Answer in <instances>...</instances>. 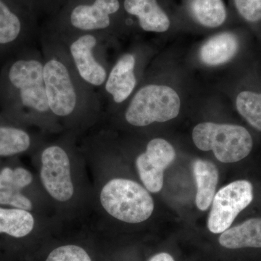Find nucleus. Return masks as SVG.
<instances>
[{
  "label": "nucleus",
  "mask_w": 261,
  "mask_h": 261,
  "mask_svg": "<svg viewBox=\"0 0 261 261\" xmlns=\"http://www.w3.org/2000/svg\"><path fill=\"white\" fill-rule=\"evenodd\" d=\"M32 145L28 132L21 128L0 126V156L25 152Z\"/></svg>",
  "instance_id": "aec40b11"
},
{
  "label": "nucleus",
  "mask_w": 261,
  "mask_h": 261,
  "mask_svg": "<svg viewBox=\"0 0 261 261\" xmlns=\"http://www.w3.org/2000/svg\"><path fill=\"white\" fill-rule=\"evenodd\" d=\"M40 177L44 188L56 200L65 202L73 195L69 158L61 146L50 145L42 153Z\"/></svg>",
  "instance_id": "9d476101"
},
{
  "label": "nucleus",
  "mask_w": 261,
  "mask_h": 261,
  "mask_svg": "<svg viewBox=\"0 0 261 261\" xmlns=\"http://www.w3.org/2000/svg\"><path fill=\"white\" fill-rule=\"evenodd\" d=\"M193 173L197 184L196 205L200 211H206L214 200L219 171L210 161L196 160L193 163Z\"/></svg>",
  "instance_id": "dca6fc26"
},
{
  "label": "nucleus",
  "mask_w": 261,
  "mask_h": 261,
  "mask_svg": "<svg viewBox=\"0 0 261 261\" xmlns=\"http://www.w3.org/2000/svg\"><path fill=\"white\" fill-rule=\"evenodd\" d=\"M219 243L228 249L261 247V219L247 220L243 224L228 228L221 233Z\"/></svg>",
  "instance_id": "f3484780"
},
{
  "label": "nucleus",
  "mask_w": 261,
  "mask_h": 261,
  "mask_svg": "<svg viewBox=\"0 0 261 261\" xmlns=\"http://www.w3.org/2000/svg\"><path fill=\"white\" fill-rule=\"evenodd\" d=\"M33 180L32 173L23 168L12 170L5 168L0 172V190L18 191L29 186Z\"/></svg>",
  "instance_id": "412c9836"
},
{
  "label": "nucleus",
  "mask_w": 261,
  "mask_h": 261,
  "mask_svg": "<svg viewBox=\"0 0 261 261\" xmlns=\"http://www.w3.org/2000/svg\"><path fill=\"white\" fill-rule=\"evenodd\" d=\"M53 34L63 44L80 78L94 89L102 88L109 72L104 57L105 43L112 35L104 33Z\"/></svg>",
  "instance_id": "20e7f679"
},
{
  "label": "nucleus",
  "mask_w": 261,
  "mask_h": 261,
  "mask_svg": "<svg viewBox=\"0 0 261 261\" xmlns=\"http://www.w3.org/2000/svg\"><path fill=\"white\" fill-rule=\"evenodd\" d=\"M121 5L126 25L135 19L145 32H166L171 27V18L161 0H121Z\"/></svg>",
  "instance_id": "ddd939ff"
},
{
  "label": "nucleus",
  "mask_w": 261,
  "mask_h": 261,
  "mask_svg": "<svg viewBox=\"0 0 261 261\" xmlns=\"http://www.w3.org/2000/svg\"><path fill=\"white\" fill-rule=\"evenodd\" d=\"M5 98L15 106L39 118L55 117L48 104L44 81V60L37 48L25 49V54L10 63L5 72Z\"/></svg>",
  "instance_id": "f03ea898"
},
{
  "label": "nucleus",
  "mask_w": 261,
  "mask_h": 261,
  "mask_svg": "<svg viewBox=\"0 0 261 261\" xmlns=\"http://www.w3.org/2000/svg\"><path fill=\"white\" fill-rule=\"evenodd\" d=\"M68 0H31L33 10L38 18L54 16Z\"/></svg>",
  "instance_id": "b1692460"
},
{
  "label": "nucleus",
  "mask_w": 261,
  "mask_h": 261,
  "mask_svg": "<svg viewBox=\"0 0 261 261\" xmlns=\"http://www.w3.org/2000/svg\"><path fill=\"white\" fill-rule=\"evenodd\" d=\"M253 192L251 183L239 180L226 185L215 195L207 221V228L214 233L229 228L238 214L251 203Z\"/></svg>",
  "instance_id": "6e6552de"
},
{
  "label": "nucleus",
  "mask_w": 261,
  "mask_h": 261,
  "mask_svg": "<svg viewBox=\"0 0 261 261\" xmlns=\"http://www.w3.org/2000/svg\"><path fill=\"white\" fill-rule=\"evenodd\" d=\"M39 40L46 94L53 116L70 119L97 113L99 92L80 78L60 39L41 27Z\"/></svg>",
  "instance_id": "f257e3e1"
},
{
  "label": "nucleus",
  "mask_w": 261,
  "mask_h": 261,
  "mask_svg": "<svg viewBox=\"0 0 261 261\" xmlns=\"http://www.w3.org/2000/svg\"><path fill=\"white\" fill-rule=\"evenodd\" d=\"M126 24L121 0H68L42 27L56 34L104 33Z\"/></svg>",
  "instance_id": "7ed1b4c3"
},
{
  "label": "nucleus",
  "mask_w": 261,
  "mask_h": 261,
  "mask_svg": "<svg viewBox=\"0 0 261 261\" xmlns=\"http://www.w3.org/2000/svg\"><path fill=\"white\" fill-rule=\"evenodd\" d=\"M240 49L238 34L231 32H222L211 37L202 45L200 58L206 65L224 64L233 59Z\"/></svg>",
  "instance_id": "4468645a"
},
{
  "label": "nucleus",
  "mask_w": 261,
  "mask_h": 261,
  "mask_svg": "<svg viewBox=\"0 0 261 261\" xmlns=\"http://www.w3.org/2000/svg\"><path fill=\"white\" fill-rule=\"evenodd\" d=\"M34 226V217L29 211L0 207V233L23 238L32 231Z\"/></svg>",
  "instance_id": "a211bd4d"
},
{
  "label": "nucleus",
  "mask_w": 261,
  "mask_h": 261,
  "mask_svg": "<svg viewBox=\"0 0 261 261\" xmlns=\"http://www.w3.org/2000/svg\"><path fill=\"white\" fill-rule=\"evenodd\" d=\"M0 204L10 205L20 210L28 211L32 209V201L28 197L13 190H0Z\"/></svg>",
  "instance_id": "393cba45"
},
{
  "label": "nucleus",
  "mask_w": 261,
  "mask_h": 261,
  "mask_svg": "<svg viewBox=\"0 0 261 261\" xmlns=\"http://www.w3.org/2000/svg\"><path fill=\"white\" fill-rule=\"evenodd\" d=\"M185 4L190 18L205 28H218L227 20V8L223 0H186Z\"/></svg>",
  "instance_id": "2eb2a0df"
},
{
  "label": "nucleus",
  "mask_w": 261,
  "mask_h": 261,
  "mask_svg": "<svg viewBox=\"0 0 261 261\" xmlns=\"http://www.w3.org/2000/svg\"><path fill=\"white\" fill-rule=\"evenodd\" d=\"M235 105L238 113L247 123L261 132V89H245L237 94Z\"/></svg>",
  "instance_id": "6ab92c4d"
},
{
  "label": "nucleus",
  "mask_w": 261,
  "mask_h": 261,
  "mask_svg": "<svg viewBox=\"0 0 261 261\" xmlns=\"http://www.w3.org/2000/svg\"><path fill=\"white\" fill-rule=\"evenodd\" d=\"M237 14L245 23L261 29V0H232Z\"/></svg>",
  "instance_id": "4be33fe9"
},
{
  "label": "nucleus",
  "mask_w": 261,
  "mask_h": 261,
  "mask_svg": "<svg viewBox=\"0 0 261 261\" xmlns=\"http://www.w3.org/2000/svg\"><path fill=\"white\" fill-rule=\"evenodd\" d=\"M100 201L111 216L130 224L143 222L154 210L149 192L137 182L124 178L108 182L101 192Z\"/></svg>",
  "instance_id": "423d86ee"
},
{
  "label": "nucleus",
  "mask_w": 261,
  "mask_h": 261,
  "mask_svg": "<svg viewBox=\"0 0 261 261\" xmlns=\"http://www.w3.org/2000/svg\"><path fill=\"white\" fill-rule=\"evenodd\" d=\"M46 261H92L87 252L76 245H65L56 248Z\"/></svg>",
  "instance_id": "5701e85b"
},
{
  "label": "nucleus",
  "mask_w": 261,
  "mask_h": 261,
  "mask_svg": "<svg viewBox=\"0 0 261 261\" xmlns=\"http://www.w3.org/2000/svg\"><path fill=\"white\" fill-rule=\"evenodd\" d=\"M18 1L20 2V3H23V5H27V7H29V8H31V9L34 11L32 6V3H31V0H18Z\"/></svg>",
  "instance_id": "bb28decb"
},
{
  "label": "nucleus",
  "mask_w": 261,
  "mask_h": 261,
  "mask_svg": "<svg viewBox=\"0 0 261 261\" xmlns=\"http://www.w3.org/2000/svg\"><path fill=\"white\" fill-rule=\"evenodd\" d=\"M175 158V149L167 141L160 138L149 141L145 152L136 161L141 180L149 192L156 193L162 190L163 173Z\"/></svg>",
  "instance_id": "9b49d317"
},
{
  "label": "nucleus",
  "mask_w": 261,
  "mask_h": 261,
  "mask_svg": "<svg viewBox=\"0 0 261 261\" xmlns=\"http://www.w3.org/2000/svg\"><path fill=\"white\" fill-rule=\"evenodd\" d=\"M149 261H174V259L169 254L162 252L154 255Z\"/></svg>",
  "instance_id": "a878e982"
},
{
  "label": "nucleus",
  "mask_w": 261,
  "mask_h": 261,
  "mask_svg": "<svg viewBox=\"0 0 261 261\" xmlns=\"http://www.w3.org/2000/svg\"><path fill=\"white\" fill-rule=\"evenodd\" d=\"M137 64L135 53H126L122 55L109 69L102 88L108 99L115 104H122L134 93L137 84Z\"/></svg>",
  "instance_id": "f8f14e48"
},
{
  "label": "nucleus",
  "mask_w": 261,
  "mask_h": 261,
  "mask_svg": "<svg viewBox=\"0 0 261 261\" xmlns=\"http://www.w3.org/2000/svg\"><path fill=\"white\" fill-rule=\"evenodd\" d=\"M181 101L176 91L167 86L147 84L134 94L125 111L130 126L144 127L177 117Z\"/></svg>",
  "instance_id": "0eeeda50"
},
{
  "label": "nucleus",
  "mask_w": 261,
  "mask_h": 261,
  "mask_svg": "<svg viewBox=\"0 0 261 261\" xmlns=\"http://www.w3.org/2000/svg\"><path fill=\"white\" fill-rule=\"evenodd\" d=\"M38 17L18 0H0V47H13L39 37Z\"/></svg>",
  "instance_id": "1a4fd4ad"
},
{
  "label": "nucleus",
  "mask_w": 261,
  "mask_h": 261,
  "mask_svg": "<svg viewBox=\"0 0 261 261\" xmlns=\"http://www.w3.org/2000/svg\"><path fill=\"white\" fill-rule=\"evenodd\" d=\"M192 139L197 148L213 151L220 162H238L250 153L253 140L245 127L206 122L194 128Z\"/></svg>",
  "instance_id": "39448f33"
}]
</instances>
